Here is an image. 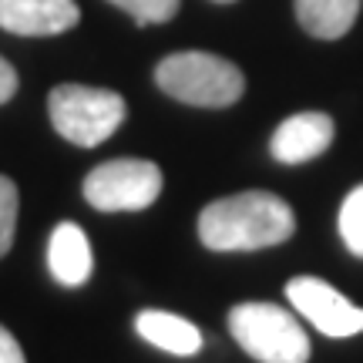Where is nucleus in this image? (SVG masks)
Masks as SVG:
<instances>
[{"mask_svg":"<svg viewBox=\"0 0 363 363\" xmlns=\"http://www.w3.org/2000/svg\"><path fill=\"white\" fill-rule=\"evenodd\" d=\"M360 13V0H296L299 27L320 40H337L350 34Z\"/></svg>","mask_w":363,"mask_h":363,"instance_id":"11","label":"nucleus"},{"mask_svg":"<svg viewBox=\"0 0 363 363\" xmlns=\"http://www.w3.org/2000/svg\"><path fill=\"white\" fill-rule=\"evenodd\" d=\"M17 212H21V195L7 175H0V259L11 252L13 233H17Z\"/></svg>","mask_w":363,"mask_h":363,"instance_id":"14","label":"nucleus"},{"mask_svg":"<svg viewBox=\"0 0 363 363\" xmlns=\"http://www.w3.org/2000/svg\"><path fill=\"white\" fill-rule=\"evenodd\" d=\"M296 233V216L272 192H239L208 202L199 216V239L216 252H252L286 242Z\"/></svg>","mask_w":363,"mask_h":363,"instance_id":"1","label":"nucleus"},{"mask_svg":"<svg viewBox=\"0 0 363 363\" xmlns=\"http://www.w3.org/2000/svg\"><path fill=\"white\" fill-rule=\"evenodd\" d=\"M0 363H27L21 343L13 340V333L7 326H0Z\"/></svg>","mask_w":363,"mask_h":363,"instance_id":"15","label":"nucleus"},{"mask_svg":"<svg viewBox=\"0 0 363 363\" xmlns=\"http://www.w3.org/2000/svg\"><path fill=\"white\" fill-rule=\"evenodd\" d=\"M155 84L169 98L192 108H229L242 98L246 74L219 54L179 51L155 67Z\"/></svg>","mask_w":363,"mask_h":363,"instance_id":"2","label":"nucleus"},{"mask_svg":"<svg viewBox=\"0 0 363 363\" xmlns=\"http://www.w3.org/2000/svg\"><path fill=\"white\" fill-rule=\"evenodd\" d=\"M340 235H343V246L357 259H363V182L350 189V195L340 206Z\"/></svg>","mask_w":363,"mask_h":363,"instance_id":"12","label":"nucleus"},{"mask_svg":"<svg viewBox=\"0 0 363 363\" xmlns=\"http://www.w3.org/2000/svg\"><path fill=\"white\" fill-rule=\"evenodd\" d=\"M81 21L74 0H0V27L17 38L65 34Z\"/></svg>","mask_w":363,"mask_h":363,"instance_id":"7","label":"nucleus"},{"mask_svg":"<svg viewBox=\"0 0 363 363\" xmlns=\"http://www.w3.org/2000/svg\"><path fill=\"white\" fill-rule=\"evenodd\" d=\"M135 330H138V337L145 343H152V347L165 353H175V357H192V353L202 350L199 326L189 323L185 316H175V313L142 310L138 320H135Z\"/></svg>","mask_w":363,"mask_h":363,"instance_id":"10","label":"nucleus"},{"mask_svg":"<svg viewBox=\"0 0 363 363\" xmlns=\"http://www.w3.org/2000/svg\"><path fill=\"white\" fill-rule=\"evenodd\" d=\"M330 145H333V118L323 111H299L272 131L269 152L283 165H303L323 155Z\"/></svg>","mask_w":363,"mask_h":363,"instance_id":"8","label":"nucleus"},{"mask_svg":"<svg viewBox=\"0 0 363 363\" xmlns=\"http://www.w3.org/2000/svg\"><path fill=\"white\" fill-rule=\"evenodd\" d=\"M162 169L145 158H115L104 162L84 179V199L88 206L101 212H142L155 206L162 195Z\"/></svg>","mask_w":363,"mask_h":363,"instance_id":"5","label":"nucleus"},{"mask_svg":"<svg viewBox=\"0 0 363 363\" xmlns=\"http://www.w3.org/2000/svg\"><path fill=\"white\" fill-rule=\"evenodd\" d=\"M229 333L259 363H306L310 337L289 310L276 303H239L229 313Z\"/></svg>","mask_w":363,"mask_h":363,"instance_id":"4","label":"nucleus"},{"mask_svg":"<svg viewBox=\"0 0 363 363\" xmlns=\"http://www.w3.org/2000/svg\"><path fill=\"white\" fill-rule=\"evenodd\" d=\"M48 115L61 138H67L78 148H94L121 128L128 108L118 91L88 88V84H57L48 98Z\"/></svg>","mask_w":363,"mask_h":363,"instance_id":"3","label":"nucleus"},{"mask_svg":"<svg viewBox=\"0 0 363 363\" xmlns=\"http://www.w3.org/2000/svg\"><path fill=\"white\" fill-rule=\"evenodd\" d=\"M108 4L121 7L138 24H165L182 7V0H108Z\"/></svg>","mask_w":363,"mask_h":363,"instance_id":"13","label":"nucleus"},{"mask_svg":"<svg viewBox=\"0 0 363 363\" xmlns=\"http://www.w3.org/2000/svg\"><path fill=\"white\" fill-rule=\"evenodd\" d=\"M48 266H51V276L61 286L88 283L91 269H94V256H91V242L78 222H61L51 233Z\"/></svg>","mask_w":363,"mask_h":363,"instance_id":"9","label":"nucleus"},{"mask_svg":"<svg viewBox=\"0 0 363 363\" xmlns=\"http://www.w3.org/2000/svg\"><path fill=\"white\" fill-rule=\"evenodd\" d=\"M17 94V71L7 57H0V104H7Z\"/></svg>","mask_w":363,"mask_h":363,"instance_id":"16","label":"nucleus"},{"mask_svg":"<svg viewBox=\"0 0 363 363\" xmlns=\"http://www.w3.org/2000/svg\"><path fill=\"white\" fill-rule=\"evenodd\" d=\"M216 4H233V0H216Z\"/></svg>","mask_w":363,"mask_h":363,"instance_id":"17","label":"nucleus"},{"mask_svg":"<svg viewBox=\"0 0 363 363\" xmlns=\"http://www.w3.org/2000/svg\"><path fill=\"white\" fill-rule=\"evenodd\" d=\"M286 299L293 303L299 316H306L323 337L347 340L363 333V310L343 296L330 283L316 276H296L286 283Z\"/></svg>","mask_w":363,"mask_h":363,"instance_id":"6","label":"nucleus"}]
</instances>
